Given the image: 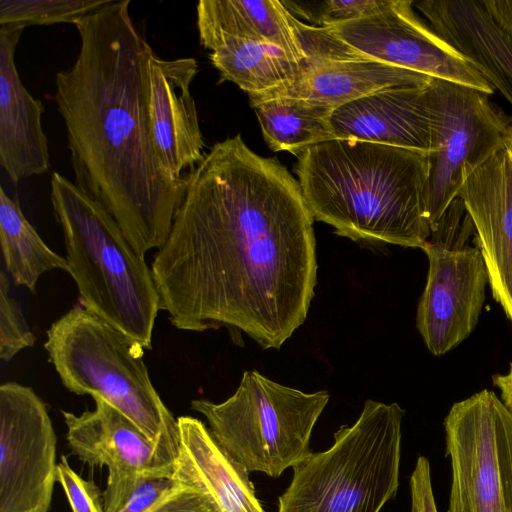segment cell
Masks as SVG:
<instances>
[{"mask_svg": "<svg viewBox=\"0 0 512 512\" xmlns=\"http://www.w3.org/2000/svg\"><path fill=\"white\" fill-rule=\"evenodd\" d=\"M314 219L299 182L241 135L215 143L188 174L151 266L177 329L226 328L279 349L306 320L317 283Z\"/></svg>", "mask_w": 512, "mask_h": 512, "instance_id": "cell-1", "label": "cell"}, {"mask_svg": "<svg viewBox=\"0 0 512 512\" xmlns=\"http://www.w3.org/2000/svg\"><path fill=\"white\" fill-rule=\"evenodd\" d=\"M109 0L74 25L80 48L55 76L74 183L117 222L142 258L168 238L187 177L163 167L148 117V65L154 52L130 14Z\"/></svg>", "mask_w": 512, "mask_h": 512, "instance_id": "cell-2", "label": "cell"}, {"mask_svg": "<svg viewBox=\"0 0 512 512\" xmlns=\"http://www.w3.org/2000/svg\"><path fill=\"white\" fill-rule=\"evenodd\" d=\"M294 172L313 219L335 234L370 244L426 245L431 153L334 139L301 152Z\"/></svg>", "mask_w": 512, "mask_h": 512, "instance_id": "cell-3", "label": "cell"}, {"mask_svg": "<svg viewBox=\"0 0 512 512\" xmlns=\"http://www.w3.org/2000/svg\"><path fill=\"white\" fill-rule=\"evenodd\" d=\"M50 184L80 305L144 349H152L160 298L145 258L135 252L114 218L74 182L54 172Z\"/></svg>", "mask_w": 512, "mask_h": 512, "instance_id": "cell-4", "label": "cell"}, {"mask_svg": "<svg viewBox=\"0 0 512 512\" xmlns=\"http://www.w3.org/2000/svg\"><path fill=\"white\" fill-rule=\"evenodd\" d=\"M44 348L67 390L103 398L175 463L178 421L152 384L141 344L77 305L52 323Z\"/></svg>", "mask_w": 512, "mask_h": 512, "instance_id": "cell-5", "label": "cell"}, {"mask_svg": "<svg viewBox=\"0 0 512 512\" xmlns=\"http://www.w3.org/2000/svg\"><path fill=\"white\" fill-rule=\"evenodd\" d=\"M397 403L367 400L352 426L326 451L293 467L278 512H380L399 487L402 420Z\"/></svg>", "mask_w": 512, "mask_h": 512, "instance_id": "cell-6", "label": "cell"}, {"mask_svg": "<svg viewBox=\"0 0 512 512\" xmlns=\"http://www.w3.org/2000/svg\"><path fill=\"white\" fill-rule=\"evenodd\" d=\"M329 399L326 390L305 393L248 370L228 399H194L191 408L248 472L279 477L311 453V434Z\"/></svg>", "mask_w": 512, "mask_h": 512, "instance_id": "cell-7", "label": "cell"}, {"mask_svg": "<svg viewBox=\"0 0 512 512\" xmlns=\"http://www.w3.org/2000/svg\"><path fill=\"white\" fill-rule=\"evenodd\" d=\"M473 232L464 203L456 197L432 227L422 249L429 267L416 327L435 356L466 340L481 315L489 278L479 247L468 244Z\"/></svg>", "mask_w": 512, "mask_h": 512, "instance_id": "cell-8", "label": "cell"}, {"mask_svg": "<svg viewBox=\"0 0 512 512\" xmlns=\"http://www.w3.org/2000/svg\"><path fill=\"white\" fill-rule=\"evenodd\" d=\"M444 428L447 512H512V414L501 399L484 389L454 403Z\"/></svg>", "mask_w": 512, "mask_h": 512, "instance_id": "cell-9", "label": "cell"}, {"mask_svg": "<svg viewBox=\"0 0 512 512\" xmlns=\"http://www.w3.org/2000/svg\"><path fill=\"white\" fill-rule=\"evenodd\" d=\"M489 96L441 79L433 78L429 84L434 129L428 202L431 229L458 197L467 176L512 136V117Z\"/></svg>", "mask_w": 512, "mask_h": 512, "instance_id": "cell-10", "label": "cell"}, {"mask_svg": "<svg viewBox=\"0 0 512 512\" xmlns=\"http://www.w3.org/2000/svg\"><path fill=\"white\" fill-rule=\"evenodd\" d=\"M57 437L42 399L0 386V512H48L57 481Z\"/></svg>", "mask_w": 512, "mask_h": 512, "instance_id": "cell-11", "label": "cell"}, {"mask_svg": "<svg viewBox=\"0 0 512 512\" xmlns=\"http://www.w3.org/2000/svg\"><path fill=\"white\" fill-rule=\"evenodd\" d=\"M413 5L411 0H388L374 14L327 28L368 59L493 94L492 85L415 13Z\"/></svg>", "mask_w": 512, "mask_h": 512, "instance_id": "cell-12", "label": "cell"}, {"mask_svg": "<svg viewBox=\"0 0 512 512\" xmlns=\"http://www.w3.org/2000/svg\"><path fill=\"white\" fill-rule=\"evenodd\" d=\"M94 410L80 415L62 411L67 442L74 455L91 467H107L105 512H117L138 478L172 477V462L125 415L99 396Z\"/></svg>", "mask_w": 512, "mask_h": 512, "instance_id": "cell-13", "label": "cell"}, {"mask_svg": "<svg viewBox=\"0 0 512 512\" xmlns=\"http://www.w3.org/2000/svg\"><path fill=\"white\" fill-rule=\"evenodd\" d=\"M458 197L472 220L492 296L512 324V136L467 176Z\"/></svg>", "mask_w": 512, "mask_h": 512, "instance_id": "cell-14", "label": "cell"}, {"mask_svg": "<svg viewBox=\"0 0 512 512\" xmlns=\"http://www.w3.org/2000/svg\"><path fill=\"white\" fill-rule=\"evenodd\" d=\"M195 58L166 60L154 52L148 65V117L155 149L164 169L185 179L204 159V140L191 84Z\"/></svg>", "mask_w": 512, "mask_h": 512, "instance_id": "cell-15", "label": "cell"}, {"mask_svg": "<svg viewBox=\"0 0 512 512\" xmlns=\"http://www.w3.org/2000/svg\"><path fill=\"white\" fill-rule=\"evenodd\" d=\"M331 123L336 139L434 151L429 84L390 87L346 103Z\"/></svg>", "mask_w": 512, "mask_h": 512, "instance_id": "cell-16", "label": "cell"}, {"mask_svg": "<svg viewBox=\"0 0 512 512\" xmlns=\"http://www.w3.org/2000/svg\"><path fill=\"white\" fill-rule=\"evenodd\" d=\"M23 30L0 26V165L13 184L50 167L43 104L23 85L15 63Z\"/></svg>", "mask_w": 512, "mask_h": 512, "instance_id": "cell-17", "label": "cell"}, {"mask_svg": "<svg viewBox=\"0 0 512 512\" xmlns=\"http://www.w3.org/2000/svg\"><path fill=\"white\" fill-rule=\"evenodd\" d=\"M414 5L512 106V46L482 2L423 0Z\"/></svg>", "mask_w": 512, "mask_h": 512, "instance_id": "cell-18", "label": "cell"}, {"mask_svg": "<svg viewBox=\"0 0 512 512\" xmlns=\"http://www.w3.org/2000/svg\"><path fill=\"white\" fill-rule=\"evenodd\" d=\"M179 450L173 476L206 494L220 512H264L248 470L197 418H177Z\"/></svg>", "mask_w": 512, "mask_h": 512, "instance_id": "cell-19", "label": "cell"}, {"mask_svg": "<svg viewBox=\"0 0 512 512\" xmlns=\"http://www.w3.org/2000/svg\"><path fill=\"white\" fill-rule=\"evenodd\" d=\"M432 79L370 59L317 60L295 81L248 97L250 103L276 97L299 98L336 109L386 88L428 85Z\"/></svg>", "mask_w": 512, "mask_h": 512, "instance_id": "cell-20", "label": "cell"}, {"mask_svg": "<svg viewBox=\"0 0 512 512\" xmlns=\"http://www.w3.org/2000/svg\"><path fill=\"white\" fill-rule=\"evenodd\" d=\"M196 18L203 48L236 38L272 44L299 58L311 56L306 53L300 20L280 0H201Z\"/></svg>", "mask_w": 512, "mask_h": 512, "instance_id": "cell-21", "label": "cell"}, {"mask_svg": "<svg viewBox=\"0 0 512 512\" xmlns=\"http://www.w3.org/2000/svg\"><path fill=\"white\" fill-rule=\"evenodd\" d=\"M205 49L210 51L209 58L219 71L220 82H232L247 94L287 85L315 61L329 60L316 56L299 58L272 44L236 38L215 41Z\"/></svg>", "mask_w": 512, "mask_h": 512, "instance_id": "cell-22", "label": "cell"}, {"mask_svg": "<svg viewBox=\"0 0 512 512\" xmlns=\"http://www.w3.org/2000/svg\"><path fill=\"white\" fill-rule=\"evenodd\" d=\"M268 147L299 155L314 145L336 139L332 107L305 99L276 97L250 103Z\"/></svg>", "mask_w": 512, "mask_h": 512, "instance_id": "cell-23", "label": "cell"}, {"mask_svg": "<svg viewBox=\"0 0 512 512\" xmlns=\"http://www.w3.org/2000/svg\"><path fill=\"white\" fill-rule=\"evenodd\" d=\"M0 245L6 272L14 283L35 293L47 271H69L66 258L51 250L24 216L18 201L0 188Z\"/></svg>", "mask_w": 512, "mask_h": 512, "instance_id": "cell-24", "label": "cell"}, {"mask_svg": "<svg viewBox=\"0 0 512 512\" xmlns=\"http://www.w3.org/2000/svg\"><path fill=\"white\" fill-rule=\"evenodd\" d=\"M117 512H220L211 499L174 477L140 476Z\"/></svg>", "mask_w": 512, "mask_h": 512, "instance_id": "cell-25", "label": "cell"}, {"mask_svg": "<svg viewBox=\"0 0 512 512\" xmlns=\"http://www.w3.org/2000/svg\"><path fill=\"white\" fill-rule=\"evenodd\" d=\"M109 0H0V26L75 24Z\"/></svg>", "mask_w": 512, "mask_h": 512, "instance_id": "cell-26", "label": "cell"}, {"mask_svg": "<svg viewBox=\"0 0 512 512\" xmlns=\"http://www.w3.org/2000/svg\"><path fill=\"white\" fill-rule=\"evenodd\" d=\"M283 6L296 18H303L314 26L327 27L374 14L388 0H281Z\"/></svg>", "mask_w": 512, "mask_h": 512, "instance_id": "cell-27", "label": "cell"}, {"mask_svg": "<svg viewBox=\"0 0 512 512\" xmlns=\"http://www.w3.org/2000/svg\"><path fill=\"white\" fill-rule=\"evenodd\" d=\"M9 278L0 272V358L8 362L20 351L32 347L35 336L19 302L11 295Z\"/></svg>", "mask_w": 512, "mask_h": 512, "instance_id": "cell-28", "label": "cell"}, {"mask_svg": "<svg viewBox=\"0 0 512 512\" xmlns=\"http://www.w3.org/2000/svg\"><path fill=\"white\" fill-rule=\"evenodd\" d=\"M57 482L62 486L72 512H105L103 492L93 481L76 473L64 455L57 466Z\"/></svg>", "mask_w": 512, "mask_h": 512, "instance_id": "cell-29", "label": "cell"}, {"mask_svg": "<svg viewBox=\"0 0 512 512\" xmlns=\"http://www.w3.org/2000/svg\"><path fill=\"white\" fill-rule=\"evenodd\" d=\"M411 512H437L428 459L419 456L410 477Z\"/></svg>", "mask_w": 512, "mask_h": 512, "instance_id": "cell-30", "label": "cell"}, {"mask_svg": "<svg viewBox=\"0 0 512 512\" xmlns=\"http://www.w3.org/2000/svg\"><path fill=\"white\" fill-rule=\"evenodd\" d=\"M512 46V0L481 1Z\"/></svg>", "mask_w": 512, "mask_h": 512, "instance_id": "cell-31", "label": "cell"}, {"mask_svg": "<svg viewBox=\"0 0 512 512\" xmlns=\"http://www.w3.org/2000/svg\"><path fill=\"white\" fill-rule=\"evenodd\" d=\"M493 385L500 390L501 401L512 414V363L506 374H496L493 376Z\"/></svg>", "mask_w": 512, "mask_h": 512, "instance_id": "cell-32", "label": "cell"}]
</instances>
